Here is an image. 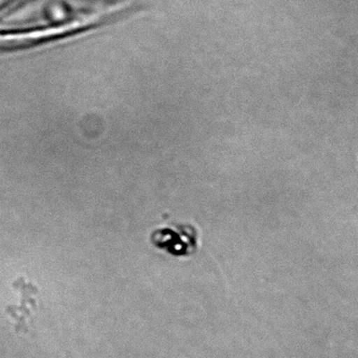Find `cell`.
<instances>
[{
	"label": "cell",
	"mask_w": 358,
	"mask_h": 358,
	"mask_svg": "<svg viewBox=\"0 0 358 358\" xmlns=\"http://www.w3.org/2000/svg\"><path fill=\"white\" fill-rule=\"evenodd\" d=\"M150 241L157 250L174 257H189L198 248V235L191 225L163 227L151 233Z\"/></svg>",
	"instance_id": "6da1fadb"
}]
</instances>
